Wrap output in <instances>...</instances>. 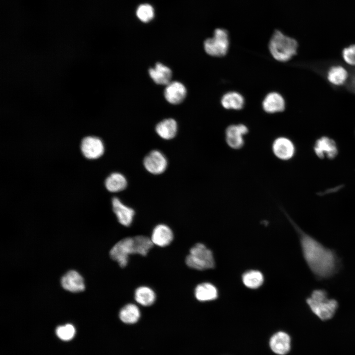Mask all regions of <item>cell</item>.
<instances>
[{"instance_id": "obj_1", "label": "cell", "mask_w": 355, "mask_h": 355, "mask_svg": "<svg viewBox=\"0 0 355 355\" xmlns=\"http://www.w3.org/2000/svg\"><path fill=\"white\" fill-rule=\"evenodd\" d=\"M291 224L300 235L303 255L308 266L316 275L325 277L330 275L335 268V258L329 249L307 235L286 214Z\"/></svg>"}, {"instance_id": "obj_2", "label": "cell", "mask_w": 355, "mask_h": 355, "mask_svg": "<svg viewBox=\"0 0 355 355\" xmlns=\"http://www.w3.org/2000/svg\"><path fill=\"white\" fill-rule=\"evenodd\" d=\"M268 48L271 55L275 60L285 62L296 55L298 43L295 39L276 30L270 38Z\"/></svg>"}, {"instance_id": "obj_3", "label": "cell", "mask_w": 355, "mask_h": 355, "mask_svg": "<svg viewBox=\"0 0 355 355\" xmlns=\"http://www.w3.org/2000/svg\"><path fill=\"white\" fill-rule=\"evenodd\" d=\"M307 302L313 312L322 320L331 319L337 307L336 300L328 299L322 290L314 291Z\"/></svg>"}, {"instance_id": "obj_4", "label": "cell", "mask_w": 355, "mask_h": 355, "mask_svg": "<svg viewBox=\"0 0 355 355\" xmlns=\"http://www.w3.org/2000/svg\"><path fill=\"white\" fill-rule=\"evenodd\" d=\"M185 263L189 268L200 271L213 269L215 266L212 251L202 243H197L190 248Z\"/></svg>"}, {"instance_id": "obj_5", "label": "cell", "mask_w": 355, "mask_h": 355, "mask_svg": "<svg viewBox=\"0 0 355 355\" xmlns=\"http://www.w3.org/2000/svg\"><path fill=\"white\" fill-rule=\"evenodd\" d=\"M229 47L227 31L221 28L215 30L212 37L208 38L204 43L205 52L213 57H220L226 55Z\"/></svg>"}, {"instance_id": "obj_6", "label": "cell", "mask_w": 355, "mask_h": 355, "mask_svg": "<svg viewBox=\"0 0 355 355\" xmlns=\"http://www.w3.org/2000/svg\"><path fill=\"white\" fill-rule=\"evenodd\" d=\"M111 258L116 261L121 268L126 267L128 262L129 256L137 254V250L134 237L122 239L111 248Z\"/></svg>"}, {"instance_id": "obj_7", "label": "cell", "mask_w": 355, "mask_h": 355, "mask_svg": "<svg viewBox=\"0 0 355 355\" xmlns=\"http://www.w3.org/2000/svg\"><path fill=\"white\" fill-rule=\"evenodd\" d=\"M248 132V128L243 124L228 126L225 131V139L227 145L234 150L241 149L245 144L244 136Z\"/></svg>"}, {"instance_id": "obj_8", "label": "cell", "mask_w": 355, "mask_h": 355, "mask_svg": "<svg viewBox=\"0 0 355 355\" xmlns=\"http://www.w3.org/2000/svg\"><path fill=\"white\" fill-rule=\"evenodd\" d=\"M143 166L149 173L159 175L166 170L168 161L164 154L158 150H153L148 153L143 161Z\"/></svg>"}, {"instance_id": "obj_9", "label": "cell", "mask_w": 355, "mask_h": 355, "mask_svg": "<svg viewBox=\"0 0 355 355\" xmlns=\"http://www.w3.org/2000/svg\"><path fill=\"white\" fill-rule=\"evenodd\" d=\"M272 150L275 157L282 161L291 159L295 153V147L289 138L279 137L276 138L272 144Z\"/></svg>"}, {"instance_id": "obj_10", "label": "cell", "mask_w": 355, "mask_h": 355, "mask_svg": "<svg viewBox=\"0 0 355 355\" xmlns=\"http://www.w3.org/2000/svg\"><path fill=\"white\" fill-rule=\"evenodd\" d=\"M80 148L84 157L89 159L100 157L105 151L103 142L100 139L95 137L84 138L81 142Z\"/></svg>"}, {"instance_id": "obj_11", "label": "cell", "mask_w": 355, "mask_h": 355, "mask_svg": "<svg viewBox=\"0 0 355 355\" xmlns=\"http://www.w3.org/2000/svg\"><path fill=\"white\" fill-rule=\"evenodd\" d=\"M314 150L316 155L320 158H326L332 159L338 153V149L335 142L328 137L323 136L315 142Z\"/></svg>"}, {"instance_id": "obj_12", "label": "cell", "mask_w": 355, "mask_h": 355, "mask_svg": "<svg viewBox=\"0 0 355 355\" xmlns=\"http://www.w3.org/2000/svg\"><path fill=\"white\" fill-rule=\"evenodd\" d=\"M269 346L271 350L276 354L285 355L290 350V337L285 332L281 331L277 332L270 338Z\"/></svg>"}, {"instance_id": "obj_13", "label": "cell", "mask_w": 355, "mask_h": 355, "mask_svg": "<svg viewBox=\"0 0 355 355\" xmlns=\"http://www.w3.org/2000/svg\"><path fill=\"white\" fill-rule=\"evenodd\" d=\"M112 206L119 222L125 226H130L133 220L134 210L125 205L116 197L112 199Z\"/></svg>"}, {"instance_id": "obj_14", "label": "cell", "mask_w": 355, "mask_h": 355, "mask_svg": "<svg viewBox=\"0 0 355 355\" xmlns=\"http://www.w3.org/2000/svg\"><path fill=\"white\" fill-rule=\"evenodd\" d=\"M262 106L263 110L267 113H278L284 110L285 102L281 94L277 92H271L264 97Z\"/></svg>"}, {"instance_id": "obj_15", "label": "cell", "mask_w": 355, "mask_h": 355, "mask_svg": "<svg viewBox=\"0 0 355 355\" xmlns=\"http://www.w3.org/2000/svg\"><path fill=\"white\" fill-rule=\"evenodd\" d=\"M150 239L154 245L160 247H165L169 245L173 241L174 234L168 226L160 224L154 228Z\"/></svg>"}, {"instance_id": "obj_16", "label": "cell", "mask_w": 355, "mask_h": 355, "mask_svg": "<svg viewBox=\"0 0 355 355\" xmlns=\"http://www.w3.org/2000/svg\"><path fill=\"white\" fill-rule=\"evenodd\" d=\"M186 95V88L178 81L170 82L166 85L164 91V96L166 100L175 105L181 103Z\"/></svg>"}, {"instance_id": "obj_17", "label": "cell", "mask_w": 355, "mask_h": 355, "mask_svg": "<svg viewBox=\"0 0 355 355\" xmlns=\"http://www.w3.org/2000/svg\"><path fill=\"white\" fill-rule=\"evenodd\" d=\"M61 284L64 289L72 292L82 291L85 289L83 278L74 270L70 271L63 276Z\"/></svg>"}, {"instance_id": "obj_18", "label": "cell", "mask_w": 355, "mask_h": 355, "mask_svg": "<svg viewBox=\"0 0 355 355\" xmlns=\"http://www.w3.org/2000/svg\"><path fill=\"white\" fill-rule=\"evenodd\" d=\"M148 72L150 77L157 84L167 85L171 82L172 71L162 63H156L154 68L149 70Z\"/></svg>"}, {"instance_id": "obj_19", "label": "cell", "mask_w": 355, "mask_h": 355, "mask_svg": "<svg viewBox=\"0 0 355 355\" xmlns=\"http://www.w3.org/2000/svg\"><path fill=\"white\" fill-rule=\"evenodd\" d=\"M327 79L332 85L339 86L347 83L349 75L347 70L340 65L331 66L327 72Z\"/></svg>"}, {"instance_id": "obj_20", "label": "cell", "mask_w": 355, "mask_h": 355, "mask_svg": "<svg viewBox=\"0 0 355 355\" xmlns=\"http://www.w3.org/2000/svg\"><path fill=\"white\" fill-rule=\"evenodd\" d=\"M194 295L199 301H210L217 298L218 291L213 284L209 283H203L199 284L195 287Z\"/></svg>"}, {"instance_id": "obj_21", "label": "cell", "mask_w": 355, "mask_h": 355, "mask_svg": "<svg viewBox=\"0 0 355 355\" xmlns=\"http://www.w3.org/2000/svg\"><path fill=\"white\" fill-rule=\"evenodd\" d=\"M221 104L226 109L240 110L245 105V99L240 93L229 91L221 97Z\"/></svg>"}, {"instance_id": "obj_22", "label": "cell", "mask_w": 355, "mask_h": 355, "mask_svg": "<svg viewBox=\"0 0 355 355\" xmlns=\"http://www.w3.org/2000/svg\"><path fill=\"white\" fill-rule=\"evenodd\" d=\"M155 131L161 138L167 140H171L177 134L178 131L177 122L172 118L164 119L157 124Z\"/></svg>"}, {"instance_id": "obj_23", "label": "cell", "mask_w": 355, "mask_h": 355, "mask_svg": "<svg viewBox=\"0 0 355 355\" xmlns=\"http://www.w3.org/2000/svg\"><path fill=\"white\" fill-rule=\"evenodd\" d=\"M105 184L106 189L109 192H118L126 188L127 180L123 174L115 172L107 177Z\"/></svg>"}, {"instance_id": "obj_24", "label": "cell", "mask_w": 355, "mask_h": 355, "mask_svg": "<svg viewBox=\"0 0 355 355\" xmlns=\"http://www.w3.org/2000/svg\"><path fill=\"white\" fill-rule=\"evenodd\" d=\"M141 317L140 311L137 305L129 303L124 306L120 310V320L126 324L137 323Z\"/></svg>"}, {"instance_id": "obj_25", "label": "cell", "mask_w": 355, "mask_h": 355, "mask_svg": "<svg viewBox=\"0 0 355 355\" xmlns=\"http://www.w3.org/2000/svg\"><path fill=\"white\" fill-rule=\"evenodd\" d=\"M136 301L143 306H150L155 302L156 295L150 288L142 286L138 287L134 294Z\"/></svg>"}, {"instance_id": "obj_26", "label": "cell", "mask_w": 355, "mask_h": 355, "mask_svg": "<svg viewBox=\"0 0 355 355\" xmlns=\"http://www.w3.org/2000/svg\"><path fill=\"white\" fill-rule=\"evenodd\" d=\"M242 281L247 287L255 289L259 287L263 284L264 278L259 271L251 270L245 272L242 275Z\"/></svg>"}, {"instance_id": "obj_27", "label": "cell", "mask_w": 355, "mask_h": 355, "mask_svg": "<svg viewBox=\"0 0 355 355\" xmlns=\"http://www.w3.org/2000/svg\"><path fill=\"white\" fill-rule=\"evenodd\" d=\"M134 239L137 249V254L146 255L154 245L151 239L145 236H136L134 237Z\"/></svg>"}, {"instance_id": "obj_28", "label": "cell", "mask_w": 355, "mask_h": 355, "mask_svg": "<svg viewBox=\"0 0 355 355\" xmlns=\"http://www.w3.org/2000/svg\"><path fill=\"white\" fill-rule=\"evenodd\" d=\"M136 15L142 22L147 23L153 18L154 10L151 5L149 4H142L137 8Z\"/></svg>"}, {"instance_id": "obj_29", "label": "cell", "mask_w": 355, "mask_h": 355, "mask_svg": "<svg viewBox=\"0 0 355 355\" xmlns=\"http://www.w3.org/2000/svg\"><path fill=\"white\" fill-rule=\"evenodd\" d=\"M56 334L62 340H69L72 339L75 332L74 326L71 324L58 327L56 330Z\"/></svg>"}, {"instance_id": "obj_30", "label": "cell", "mask_w": 355, "mask_h": 355, "mask_svg": "<svg viewBox=\"0 0 355 355\" xmlns=\"http://www.w3.org/2000/svg\"><path fill=\"white\" fill-rule=\"evenodd\" d=\"M342 56L347 64L355 67V44L345 48L342 51Z\"/></svg>"}, {"instance_id": "obj_31", "label": "cell", "mask_w": 355, "mask_h": 355, "mask_svg": "<svg viewBox=\"0 0 355 355\" xmlns=\"http://www.w3.org/2000/svg\"><path fill=\"white\" fill-rule=\"evenodd\" d=\"M348 80H348L347 82H348V87L349 89L355 93V71L353 72L352 75L349 77Z\"/></svg>"}, {"instance_id": "obj_32", "label": "cell", "mask_w": 355, "mask_h": 355, "mask_svg": "<svg viewBox=\"0 0 355 355\" xmlns=\"http://www.w3.org/2000/svg\"><path fill=\"white\" fill-rule=\"evenodd\" d=\"M341 187H342L341 186H336L335 187L331 188V189L326 190L325 192H323L322 195L330 193L331 192H336V191H338Z\"/></svg>"}]
</instances>
